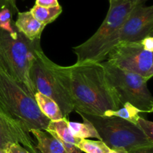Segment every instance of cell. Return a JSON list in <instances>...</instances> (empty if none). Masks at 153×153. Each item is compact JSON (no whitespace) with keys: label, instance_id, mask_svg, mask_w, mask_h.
<instances>
[{"label":"cell","instance_id":"obj_13","mask_svg":"<svg viewBox=\"0 0 153 153\" xmlns=\"http://www.w3.org/2000/svg\"><path fill=\"white\" fill-rule=\"evenodd\" d=\"M30 133L36 138V148L40 153H68L62 142L46 130L36 129Z\"/></svg>","mask_w":153,"mask_h":153},{"label":"cell","instance_id":"obj_28","mask_svg":"<svg viewBox=\"0 0 153 153\" xmlns=\"http://www.w3.org/2000/svg\"><path fill=\"white\" fill-rule=\"evenodd\" d=\"M109 153H126V152H119V151H116V150H112L111 149Z\"/></svg>","mask_w":153,"mask_h":153},{"label":"cell","instance_id":"obj_22","mask_svg":"<svg viewBox=\"0 0 153 153\" xmlns=\"http://www.w3.org/2000/svg\"><path fill=\"white\" fill-rule=\"evenodd\" d=\"M35 4L41 7H54L59 5L58 0H36Z\"/></svg>","mask_w":153,"mask_h":153},{"label":"cell","instance_id":"obj_20","mask_svg":"<svg viewBox=\"0 0 153 153\" xmlns=\"http://www.w3.org/2000/svg\"><path fill=\"white\" fill-rule=\"evenodd\" d=\"M136 124L140 128V130L144 133V134L149 138V140L153 142V122L149 120L139 116L137 118Z\"/></svg>","mask_w":153,"mask_h":153},{"label":"cell","instance_id":"obj_27","mask_svg":"<svg viewBox=\"0 0 153 153\" xmlns=\"http://www.w3.org/2000/svg\"><path fill=\"white\" fill-rule=\"evenodd\" d=\"M10 4H11V5L13 6V8H14L16 10H17V11H19V10H18L17 7H16V0H10Z\"/></svg>","mask_w":153,"mask_h":153},{"label":"cell","instance_id":"obj_18","mask_svg":"<svg viewBox=\"0 0 153 153\" xmlns=\"http://www.w3.org/2000/svg\"><path fill=\"white\" fill-rule=\"evenodd\" d=\"M78 148L85 153H109L110 148L102 140H91L82 139L78 144Z\"/></svg>","mask_w":153,"mask_h":153},{"label":"cell","instance_id":"obj_8","mask_svg":"<svg viewBox=\"0 0 153 153\" xmlns=\"http://www.w3.org/2000/svg\"><path fill=\"white\" fill-rule=\"evenodd\" d=\"M106 62L114 66L150 79L153 76V52L141 42H118L108 52Z\"/></svg>","mask_w":153,"mask_h":153},{"label":"cell","instance_id":"obj_32","mask_svg":"<svg viewBox=\"0 0 153 153\" xmlns=\"http://www.w3.org/2000/svg\"><path fill=\"white\" fill-rule=\"evenodd\" d=\"M111 1H119V0H109V2H111Z\"/></svg>","mask_w":153,"mask_h":153},{"label":"cell","instance_id":"obj_19","mask_svg":"<svg viewBox=\"0 0 153 153\" xmlns=\"http://www.w3.org/2000/svg\"><path fill=\"white\" fill-rule=\"evenodd\" d=\"M13 12L7 8L0 10V28L9 33L14 32L16 27L13 21Z\"/></svg>","mask_w":153,"mask_h":153},{"label":"cell","instance_id":"obj_12","mask_svg":"<svg viewBox=\"0 0 153 153\" xmlns=\"http://www.w3.org/2000/svg\"><path fill=\"white\" fill-rule=\"evenodd\" d=\"M16 29L30 40L40 38L46 25L39 22L30 12H18L17 19L14 22Z\"/></svg>","mask_w":153,"mask_h":153},{"label":"cell","instance_id":"obj_31","mask_svg":"<svg viewBox=\"0 0 153 153\" xmlns=\"http://www.w3.org/2000/svg\"><path fill=\"white\" fill-rule=\"evenodd\" d=\"M3 70V68H2V67H1V62H0V73H1V70Z\"/></svg>","mask_w":153,"mask_h":153},{"label":"cell","instance_id":"obj_21","mask_svg":"<svg viewBox=\"0 0 153 153\" xmlns=\"http://www.w3.org/2000/svg\"><path fill=\"white\" fill-rule=\"evenodd\" d=\"M6 153H31L26 148L22 146L19 143H13L5 150Z\"/></svg>","mask_w":153,"mask_h":153},{"label":"cell","instance_id":"obj_15","mask_svg":"<svg viewBox=\"0 0 153 153\" xmlns=\"http://www.w3.org/2000/svg\"><path fill=\"white\" fill-rule=\"evenodd\" d=\"M30 12L39 22L46 26L55 21L60 16L62 13V8L60 4L49 8L34 4L30 10Z\"/></svg>","mask_w":153,"mask_h":153},{"label":"cell","instance_id":"obj_3","mask_svg":"<svg viewBox=\"0 0 153 153\" xmlns=\"http://www.w3.org/2000/svg\"><path fill=\"white\" fill-rule=\"evenodd\" d=\"M41 49L40 38L30 40L16 28L13 33L0 28L1 67L33 97L36 91L30 79L29 72L37 51Z\"/></svg>","mask_w":153,"mask_h":153},{"label":"cell","instance_id":"obj_10","mask_svg":"<svg viewBox=\"0 0 153 153\" xmlns=\"http://www.w3.org/2000/svg\"><path fill=\"white\" fill-rule=\"evenodd\" d=\"M16 142L23 145L28 151L36 148L29 134L24 131L0 110V148L6 150Z\"/></svg>","mask_w":153,"mask_h":153},{"label":"cell","instance_id":"obj_30","mask_svg":"<svg viewBox=\"0 0 153 153\" xmlns=\"http://www.w3.org/2000/svg\"><path fill=\"white\" fill-rule=\"evenodd\" d=\"M0 153H6V151H5V150L0 148Z\"/></svg>","mask_w":153,"mask_h":153},{"label":"cell","instance_id":"obj_5","mask_svg":"<svg viewBox=\"0 0 153 153\" xmlns=\"http://www.w3.org/2000/svg\"><path fill=\"white\" fill-rule=\"evenodd\" d=\"M78 113L91 122L100 135V140L110 149L127 153L138 147L153 146L152 141L134 123L117 116Z\"/></svg>","mask_w":153,"mask_h":153},{"label":"cell","instance_id":"obj_9","mask_svg":"<svg viewBox=\"0 0 153 153\" xmlns=\"http://www.w3.org/2000/svg\"><path fill=\"white\" fill-rule=\"evenodd\" d=\"M152 34L153 6L137 4L121 26L119 42H140Z\"/></svg>","mask_w":153,"mask_h":153},{"label":"cell","instance_id":"obj_25","mask_svg":"<svg viewBox=\"0 0 153 153\" xmlns=\"http://www.w3.org/2000/svg\"><path fill=\"white\" fill-rule=\"evenodd\" d=\"M4 8H7L10 9L11 11L13 12V14H14L16 12H19L13 8V6H12L11 4H10V0H0V10H1V9Z\"/></svg>","mask_w":153,"mask_h":153},{"label":"cell","instance_id":"obj_16","mask_svg":"<svg viewBox=\"0 0 153 153\" xmlns=\"http://www.w3.org/2000/svg\"><path fill=\"white\" fill-rule=\"evenodd\" d=\"M83 118V122H75L68 121V126L72 134L75 136L80 139H88L90 137L97 138L100 140V135L97 133L94 126L87 118Z\"/></svg>","mask_w":153,"mask_h":153},{"label":"cell","instance_id":"obj_2","mask_svg":"<svg viewBox=\"0 0 153 153\" xmlns=\"http://www.w3.org/2000/svg\"><path fill=\"white\" fill-rule=\"evenodd\" d=\"M109 2L108 11L98 30L86 41L73 48L77 56L76 63L102 62L119 42L121 26L136 4L130 0Z\"/></svg>","mask_w":153,"mask_h":153},{"label":"cell","instance_id":"obj_17","mask_svg":"<svg viewBox=\"0 0 153 153\" xmlns=\"http://www.w3.org/2000/svg\"><path fill=\"white\" fill-rule=\"evenodd\" d=\"M140 112L137 108L129 103L124 104L120 109L117 110H108L105 112L103 116H117L119 118L129 121L136 124L137 118H139V113Z\"/></svg>","mask_w":153,"mask_h":153},{"label":"cell","instance_id":"obj_11","mask_svg":"<svg viewBox=\"0 0 153 153\" xmlns=\"http://www.w3.org/2000/svg\"><path fill=\"white\" fill-rule=\"evenodd\" d=\"M46 130L62 142L68 153H82L77 146L82 139L76 137L72 134L66 117L58 121H50Z\"/></svg>","mask_w":153,"mask_h":153},{"label":"cell","instance_id":"obj_24","mask_svg":"<svg viewBox=\"0 0 153 153\" xmlns=\"http://www.w3.org/2000/svg\"><path fill=\"white\" fill-rule=\"evenodd\" d=\"M127 153H153V146H146L134 148Z\"/></svg>","mask_w":153,"mask_h":153},{"label":"cell","instance_id":"obj_23","mask_svg":"<svg viewBox=\"0 0 153 153\" xmlns=\"http://www.w3.org/2000/svg\"><path fill=\"white\" fill-rule=\"evenodd\" d=\"M141 44L143 48L146 50L152 51L153 52V37L152 35L147 36L141 40Z\"/></svg>","mask_w":153,"mask_h":153},{"label":"cell","instance_id":"obj_4","mask_svg":"<svg viewBox=\"0 0 153 153\" xmlns=\"http://www.w3.org/2000/svg\"><path fill=\"white\" fill-rule=\"evenodd\" d=\"M0 110L28 134L36 129L46 130L50 122L34 98L4 70L0 73Z\"/></svg>","mask_w":153,"mask_h":153},{"label":"cell","instance_id":"obj_1","mask_svg":"<svg viewBox=\"0 0 153 153\" xmlns=\"http://www.w3.org/2000/svg\"><path fill=\"white\" fill-rule=\"evenodd\" d=\"M56 69L77 112L103 116L106 111L122 106L102 62L75 63L67 67L56 64Z\"/></svg>","mask_w":153,"mask_h":153},{"label":"cell","instance_id":"obj_26","mask_svg":"<svg viewBox=\"0 0 153 153\" xmlns=\"http://www.w3.org/2000/svg\"><path fill=\"white\" fill-rule=\"evenodd\" d=\"M130 1L132 2L134 4H135L136 5H137V4H144L145 2H146V1H148V0H130Z\"/></svg>","mask_w":153,"mask_h":153},{"label":"cell","instance_id":"obj_29","mask_svg":"<svg viewBox=\"0 0 153 153\" xmlns=\"http://www.w3.org/2000/svg\"><path fill=\"white\" fill-rule=\"evenodd\" d=\"M31 153H38L37 152V148H34V149L31 150V151H29Z\"/></svg>","mask_w":153,"mask_h":153},{"label":"cell","instance_id":"obj_14","mask_svg":"<svg viewBox=\"0 0 153 153\" xmlns=\"http://www.w3.org/2000/svg\"><path fill=\"white\" fill-rule=\"evenodd\" d=\"M34 98L42 113L50 121H58L64 117L58 104L52 98L40 92H36Z\"/></svg>","mask_w":153,"mask_h":153},{"label":"cell","instance_id":"obj_6","mask_svg":"<svg viewBox=\"0 0 153 153\" xmlns=\"http://www.w3.org/2000/svg\"><path fill=\"white\" fill-rule=\"evenodd\" d=\"M106 78L120 104L129 103L141 112H153V97L147 86L149 79L141 75L102 62Z\"/></svg>","mask_w":153,"mask_h":153},{"label":"cell","instance_id":"obj_7","mask_svg":"<svg viewBox=\"0 0 153 153\" xmlns=\"http://www.w3.org/2000/svg\"><path fill=\"white\" fill-rule=\"evenodd\" d=\"M29 75L36 92L42 93L55 100L64 117L74 110L70 93L57 71L56 64L43 53L42 49L37 51Z\"/></svg>","mask_w":153,"mask_h":153}]
</instances>
